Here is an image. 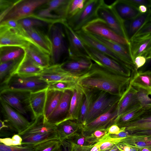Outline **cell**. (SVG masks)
I'll use <instances>...</instances> for the list:
<instances>
[{
    "instance_id": "cell-1",
    "label": "cell",
    "mask_w": 151,
    "mask_h": 151,
    "mask_svg": "<svg viewBox=\"0 0 151 151\" xmlns=\"http://www.w3.org/2000/svg\"><path fill=\"white\" fill-rule=\"evenodd\" d=\"M131 77L119 74L96 63L79 77L77 84L81 87L103 91L121 96L129 86Z\"/></svg>"
},
{
    "instance_id": "cell-2",
    "label": "cell",
    "mask_w": 151,
    "mask_h": 151,
    "mask_svg": "<svg viewBox=\"0 0 151 151\" xmlns=\"http://www.w3.org/2000/svg\"><path fill=\"white\" fill-rule=\"evenodd\" d=\"M18 134L22 139V145L35 147L50 140L59 139L56 125L48 122L44 115L35 119L26 129Z\"/></svg>"
},
{
    "instance_id": "cell-3",
    "label": "cell",
    "mask_w": 151,
    "mask_h": 151,
    "mask_svg": "<svg viewBox=\"0 0 151 151\" xmlns=\"http://www.w3.org/2000/svg\"><path fill=\"white\" fill-rule=\"evenodd\" d=\"M50 0H19L15 1L8 8L0 13V23L10 20L18 21L31 17L39 7Z\"/></svg>"
},
{
    "instance_id": "cell-4",
    "label": "cell",
    "mask_w": 151,
    "mask_h": 151,
    "mask_svg": "<svg viewBox=\"0 0 151 151\" xmlns=\"http://www.w3.org/2000/svg\"><path fill=\"white\" fill-rule=\"evenodd\" d=\"M104 1L103 0H86L83 8L66 20L68 24L75 32L82 29L88 23L98 18V10Z\"/></svg>"
},
{
    "instance_id": "cell-5",
    "label": "cell",
    "mask_w": 151,
    "mask_h": 151,
    "mask_svg": "<svg viewBox=\"0 0 151 151\" xmlns=\"http://www.w3.org/2000/svg\"><path fill=\"white\" fill-rule=\"evenodd\" d=\"M48 83L42 80L39 76L23 77L14 74L6 84L0 88L18 90L34 93L47 89Z\"/></svg>"
},
{
    "instance_id": "cell-6",
    "label": "cell",
    "mask_w": 151,
    "mask_h": 151,
    "mask_svg": "<svg viewBox=\"0 0 151 151\" xmlns=\"http://www.w3.org/2000/svg\"><path fill=\"white\" fill-rule=\"evenodd\" d=\"M64 30L63 24L60 22L52 23L49 27V37L52 44L51 65L58 64L62 56L68 53Z\"/></svg>"
},
{
    "instance_id": "cell-7",
    "label": "cell",
    "mask_w": 151,
    "mask_h": 151,
    "mask_svg": "<svg viewBox=\"0 0 151 151\" xmlns=\"http://www.w3.org/2000/svg\"><path fill=\"white\" fill-rule=\"evenodd\" d=\"M121 96L99 91L93 102L83 126L108 111L119 101Z\"/></svg>"
},
{
    "instance_id": "cell-8",
    "label": "cell",
    "mask_w": 151,
    "mask_h": 151,
    "mask_svg": "<svg viewBox=\"0 0 151 151\" xmlns=\"http://www.w3.org/2000/svg\"><path fill=\"white\" fill-rule=\"evenodd\" d=\"M30 43H33L22 27L16 29L0 24V47L16 46L24 50Z\"/></svg>"
},
{
    "instance_id": "cell-9",
    "label": "cell",
    "mask_w": 151,
    "mask_h": 151,
    "mask_svg": "<svg viewBox=\"0 0 151 151\" xmlns=\"http://www.w3.org/2000/svg\"><path fill=\"white\" fill-rule=\"evenodd\" d=\"M31 92L18 90L6 89L0 92L2 100L24 116L30 112L29 100Z\"/></svg>"
},
{
    "instance_id": "cell-10",
    "label": "cell",
    "mask_w": 151,
    "mask_h": 151,
    "mask_svg": "<svg viewBox=\"0 0 151 151\" xmlns=\"http://www.w3.org/2000/svg\"><path fill=\"white\" fill-rule=\"evenodd\" d=\"M70 0H50L47 7L40 10L35 16L47 21L61 23L66 19Z\"/></svg>"
},
{
    "instance_id": "cell-11",
    "label": "cell",
    "mask_w": 151,
    "mask_h": 151,
    "mask_svg": "<svg viewBox=\"0 0 151 151\" xmlns=\"http://www.w3.org/2000/svg\"><path fill=\"white\" fill-rule=\"evenodd\" d=\"M82 29L91 35L97 36L122 45H129L128 40L116 33L104 20L99 18L88 23Z\"/></svg>"
},
{
    "instance_id": "cell-12",
    "label": "cell",
    "mask_w": 151,
    "mask_h": 151,
    "mask_svg": "<svg viewBox=\"0 0 151 151\" xmlns=\"http://www.w3.org/2000/svg\"><path fill=\"white\" fill-rule=\"evenodd\" d=\"M83 43L89 57L95 63L121 75L131 77L132 71L111 57Z\"/></svg>"
},
{
    "instance_id": "cell-13",
    "label": "cell",
    "mask_w": 151,
    "mask_h": 151,
    "mask_svg": "<svg viewBox=\"0 0 151 151\" xmlns=\"http://www.w3.org/2000/svg\"><path fill=\"white\" fill-rule=\"evenodd\" d=\"M97 16L98 18L104 20L114 32L128 40L124 22L111 4H107L104 1L98 10Z\"/></svg>"
},
{
    "instance_id": "cell-14",
    "label": "cell",
    "mask_w": 151,
    "mask_h": 151,
    "mask_svg": "<svg viewBox=\"0 0 151 151\" xmlns=\"http://www.w3.org/2000/svg\"><path fill=\"white\" fill-rule=\"evenodd\" d=\"M93 64L91 60L88 56H68L65 60L60 64L63 71L79 78L87 73Z\"/></svg>"
},
{
    "instance_id": "cell-15",
    "label": "cell",
    "mask_w": 151,
    "mask_h": 151,
    "mask_svg": "<svg viewBox=\"0 0 151 151\" xmlns=\"http://www.w3.org/2000/svg\"><path fill=\"white\" fill-rule=\"evenodd\" d=\"M1 112L12 129L19 134L26 129L31 122L20 113L0 99Z\"/></svg>"
},
{
    "instance_id": "cell-16",
    "label": "cell",
    "mask_w": 151,
    "mask_h": 151,
    "mask_svg": "<svg viewBox=\"0 0 151 151\" xmlns=\"http://www.w3.org/2000/svg\"><path fill=\"white\" fill-rule=\"evenodd\" d=\"M92 35L108 47L118 55L122 60L124 65L131 70L132 75L136 72L134 60L131 52L129 45H122L97 36Z\"/></svg>"
},
{
    "instance_id": "cell-17",
    "label": "cell",
    "mask_w": 151,
    "mask_h": 151,
    "mask_svg": "<svg viewBox=\"0 0 151 151\" xmlns=\"http://www.w3.org/2000/svg\"><path fill=\"white\" fill-rule=\"evenodd\" d=\"M73 91H65L58 105L46 120L48 122L55 125L66 120L68 114Z\"/></svg>"
},
{
    "instance_id": "cell-18",
    "label": "cell",
    "mask_w": 151,
    "mask_h": 151,
    "mask_svg": "<svg viewBox=\"0 0 151 151\" xmlns=\"http://www.w3.org/2000/svg\"><path fill=\"white\" fill-rule=\"evenodd\" d=\"M62 24L68 42V56L89 57L83 42L77 35L75 32L68 25L66 20Z\"/></svg>"
},
{
    "instance_id": "cell-19",
    "label": "cell",
    "mask_w": 151,
    "mask_h": 151,
    "mask_svg": "<svg viewBox=\"0 0 151 151\" xmlns=\"http://www.w3.org/2000/svg\"><path fill=\"white\" fill-rule=\"evenodd\" d=\"M39 76L42 80L48 83L60 81H77L78 78L62 70L60 64L51 65L44 68Z\"/></svg>"
},
{
    "instance_id": "cell-20",
    "label": "cell",
    "mask_w": 151,
    "mask_h": 151,
    "mask_svg": "<svg viewBox=\"0 0 151 151\" xmlns=\"http://www.w3.org/2000/svg\"><path fill=\"white\" fill-rule=\"evenodd\" d=\"M129 42L133 60L139 56L145 58L151 50V34L134 37Z\"/></svg>"
},
{
    "instance_id": "cell-21",
    "label": "cell",
    "mask_w": 151,
    "mask_h": 151,
    "mask_svg": "<svg viewBox=\"0 0 151 151\" xmlns=\"http://www.w3.org/2000/svg\"><path fill=\"white\" fill-rule=\"evenodd\" d=\"M137 89L129 84L118 103L116 118L128 110L141 106L137 99Z\"/></svg>"
},
{
    "instance_id": "cell-22",
    "label": "cell",
    "mask_w": 151,
    "mask_h": 151,
    "mask_svg": "<svg viewBox=\"0 0 151 151\" xmlns=\"http://www.w3.org/2000/svg\"><path fill=\"white\" fill-rule=\"evenodd\" d=\"M83 125L78 120L69 119L56 125L59 140L70 139L83 129Z\"/></svg>"
},
{
    "instance_id": "cell-23",
    "label": "cell",
    "mask_w": 151,
    "mask_h": 151,
    "mask_svg": "<svg viewBox=\"0 0 151 151\" xmlns=\"http://www.w3.org/2000/svg\"><path fill=\"white\" fill-rule=\"evenodd\" d=\"M24 29L29 39L33 43L51 55L52 44L49 37L37 27Z\"/></svg>"
},
{
    "instance_id": "cell-24",
    "label": "cell",
    "mask_w": 151,
    "mask_h": 151,
    "mask_svg": "<svg viewBox=\"0 0 151 151\" xmlns=\"http://www.w3.org/2000/svg\"><path fill=\"white\" fill-rule=\"evenodd\" d=\"M118 102L107 112L83 126V129L88 130L101 129L110 124H113L116 117Z\"/></svg>"
},
{
    "instance_id": "cell-25",
    "label": "cell",
    "mask_w": 151,
    "mask_h": 151,
    "mask_svg": "<svg viewBox=\"0 0 151 151\" xmlns=\"http://www.w3.org/2000/svg\"><path fill=\"white\" fill-rule=\"evenodd\" d=\"M47 90V89L30 93L29 106L34 120L44 115Z\"/></svg>"
},
{
    "instance_id": "cell-26",
    "label": "cell",
    "mask_w": 151,
    "mask_h": 151,
    "mask_svg": "<svg viewBox=\"0 0 151 151\" xmlns=\"http://www.w3.org/2000/svg\"><path fill=\"white\" fill-rule=\"evenodd\" d=\"M24 50L27 56L43 68L51 65L50 55L35 44L30 43Z\"/></svg>"
},
{
    "instance_id": "cell-27",
    "label": "cell",
    "mask_w": 151,
    "mask_h": 151,
    "mask_svg": "<svg viewBox=\"0 0 151 151\" xmlns=\"http://www.w3.org/2000/svg\"><path fill=\"white\" fill-rule=\"evenodd\" d=\"M111 4L124 22L132 19L141 14L137 8L127 0H117Z\"/></svg>"
},
{
    "instance_id": "cell-28",
    "label": "cell",
    "mask_w": 151,
    "mask_h": 151,
    "mask_svg": "<svg viewBox=\"0 0 151 151\" xmlns=\"http://www.w3.org/2000/svg\"><path fill=\"white\" fill-rule=\"evenodd\" d=\"M43 69L37 64L25 53L14 74L23 77L39 76Z\"/></svg>"
},
{
    "instance_id": "cell-29",
    "label": "cell",
    "mask_w": 151,
    "mask_h": 151,
    "mask_svg": "<svg viewBox=\"0 0 151 151\" xmlns=\"http://www.w3.org/2000/svg\"><path fill=\"white\" fill-rule=\"evenodd\" d=\"M73 91L69 113L66 120L69 119L78 120L84 98L83 90L78 84Z\"/></svg>"
},
{
    "instance_id": "cell-30",
    "label": "cell",
    "mask_w": 151,
    "mask_h": 151,
    "mask_svg": "<svg viewBox=\"0 0 151 151\" xmlns=\"http://www.w3.org/2000/svg\"><path fill=\"white\" fill-rule=\"evenodd\" d=\"M130 84L136 89H142L151 95V71H137L131 76Z\"/></svg>"
},
{
    "instance_id": "cell-31",
    "label": "cell",
    "mask_w": 151,
    "mask_h": 151,
    "mask_svg": "<svg viewBox=\"0 0 151 151\" xmlns=\"http://www.w3.org/2000/svg\"><path fill=\"white\" fill-rule=\"evenodd\" d=\"M150 13V9L146 13L140 14L136 17L124 21L127 39L129 41L148 21Z\"/></svg>"
},
{
    "instance_id": "cell-32",
    "label": "cell",
    "mask_w": 151,
    "mask_h": 151,
    "mask_svg": "<svg viewBox=\"0 0 151 151\" xmlns=\"http://www.w3.org/2000/svg\"><path fill=\"white\" fill-rule=\"evenodd\" d=\"M24 55L17 60L0 63V88L6 84L11 77L15 73Z\"/></svg>"
},
{
    "instance_id": "cell-33",
    "label": "cell",
    "mask_w": 151,
    "mask_h": 151,
    "mask_svg": "<svg viewBox=\"0 0 151 151\" xmlns=\"http://www.w3.org/2000/svg\"><path fill=\"white\" fill-rule=\"evenodd\" d=\"M118 142L123 145L151 150V136L129 134L127 137L120 139Z\"/></svg>"
},
{
    "instance_id": "cell-34",
    "label": "cell",
    "mask_w": 151,
    "mask_h": 151,
    "mask_svg": "<svg viewBox=\"0 0 151 151\" xmlns=\"http://www.w3.org/2000/svg\"><path fill=\"white\" fill-rule=\"evenodd\" d=\"M64 92L55 89H47L43 115L45 120L58 105Z\"/></svg>"
},
{
    "instance_id": "cell-35",
    "label": "cell",
    "mask_w": 151,
    "mask_h": 151,
    "mask_svg": "<svg viewBox=\"0 0 151 151\" xmlns=\"http://www.w3.org/2000/svg\"><path fill=\"white\" fill-rule=\"evenodd\" d=\"M81 87L84 94V98L81 106L78 120L83 125L93 102L99 91Z\"/></svg>"
},
{
    "instance_id": "cell-36",
    "label": "cell",
    "mask_w": 151,
    "mask_h": 151,
    "mask_svg": "<svg viewBox=\"0 0 151 151\" xmlns=\"http://www.w3.org/2000/svg\"><path fill=\"white\" fill-rule=\"evenodd\" d=\"M146 109H147L142 106L134 107L124 112L116 118L113 124L122 127L135 120Z\"/></svg>"
},
{
    "instance_id": "cell-37",
    "label": "cell",
    "mask_w": 151,
    "mask_h": 151,
    "mask_svg": "<svg viewBox=\"0 0 151 151\" xmlns=\"http://www.w3.org/2000/svg\"><path fill=\"white\" fill-rule=\"evenodd\" d=\"M25 53L23 48L14 46L0 47V62L3 63L19 59Z\"/></svg>"
},
{
    "instance_id": "cell-38",
    "label": "cell",
    "mask_w": 151,
    "mask_h": 151,
    "mask_svg": "<svg viewBox=\"0 0 151 151\" xmlns=\"http://www.w3.org/2000/svg\"><path fill=\"white\" fill-rule=\"evenodd\" d=\"M47 89H55L64 91L66 90L73 91L77 85V81H60L48 82Z\"/></svg>"
},
{
    "instance_id": "cell-39",
    "label": "cell",
    "mask_w": 151,
    "mask_h": 151,
    "mask_svg": "<svg viewBox=\"0 0 151 151\" xmlns=\"http://www.w3.org/2000/svg\"><path fill=\"white\" fill-rule=\"evenodd\" d=\"M151 123V106L147 109L135 120L122 127L125 129L137 125Z\"/></svg>"
},
{
    "instance_id": "cell-40",
    "label": "cell",
    "mask_w": 151,
    "mask_h": 151,
    "mask_svg": "<svg viewBox=\"0 0 151 151\" xmlns=\"http://www.w3.org/2000/svg\"><path fill=\"white\" fill-rule=\"evenodd\" d=\"M20 25L24 29L32 27H42L46 26L47 22L36 17H29L18 21Z\"/></svg>"
},
{
    "instance_id": "cell-41",
    "label": "cell",
    "mask_w": 151,
    "mask_h": 151,
    "mask_svg": "<svg viewBox=\"0 0 151 151\" xmlns=\"http://www.w3.org/2000/svg\"><path fill=\"white\" fill-rule=\"evenodd\" d=\"M60 145L59 139L50 140L36 146L34 151H58Z\"/></svg>"
},
{
    "instance_id": "cell-42",
    "label": "cell",
    "mask_w": 151,
    "mask_h": 151,
    "mask_svg": "<svg viewBox=\"0 0 151 151\" xmlns=\"http://www.w3.org/2000/svg\"><path fill=\"white\" fill-rule=\"evenodd\" d=\"M86 0H70L66 20L77 14L83 7Z\"/></svg>"
},
{
    "instance_id": "cell-43",
    "label": "cell",
    "mask_w": 151,
    "mask_h": 151,
    "mask_svg": "<svg viewBox=\"0 0 151 151\" xmlns=\"http://www.w3.org/2000/svg\"><path fill=\"white\" fill-rule=\"evenodd\" d=\"M137 99L140 105L147 109L151 106V98L147 93L142 89H137Z\"/></svg>"
},
{
    "instance_id": "cell-44",
    "label": "cell",
    "mask_w": 151,
    "mask_h": 151,
    "mask_svg": "<svg viewBox=\"0 0 151 151\" xmlns=\"http://www.w3.org/2000/svg\"><path fill=\"white\" fill-rule=\"evenodd\" d=\"M35 147L25 145L7 146L0 143V151H34Z\"/></svg>"
},
{
    "instance_id": "cell-45",
    "label": "cell",
    "mask_w": 151,
    "mask_h": 151,
    "mask_svg": "<svg viewBox=\"0 0 151 151\" xmlns=\"http://www.w3.org/2000/svg\"><path fill=\"white\" fill-rule=\"evenodd\" d=\"M149 34H151V21H147L134 37Z\"/></svg>"
},
{
    "instance_id": "cell-46",
    "label": "cell",
    "mask_w": 151,
    "mask_h": 151,
    "mask_svg": "<svg viewBox=\"0 0 151 151\" xmlns=\"http://www.w3.org/2000/svg\"><path fill=\"white\" fill-rule=\"evenodd\" d=\"M131 5L138 9L141 5H145L149 9L151 6V0H127Z\"/></svg>"
},
{
    "instance_id": "cell-47",
    "label": "cell",
    "mask_w": 151,
    "mask_h": 151,
    "mask_svg": "<svg viewBox=\"0 0 151 151\" xmlns=\"http://www.w3.org/2000/svg\"><path fill=\"white\" fill-rule=\"evenodd\" d=\"M146 58L143 56H139L134 60L136 70L137 71L139 69L142 67L145 64Z\"/></svg>"
},
{
    "instance_id": "cell-48",
    "label": "cell",
    "mask_w": 151,
    "mask_h": 151,
    "mask_svg": "<svg viewBox=\"0 0 151 151\" xmlns=\"http://www.w3.org/2000/svg\"><path fill=\"white\" fill-rule=\"evenodd\" d=\"M146 61L145 65L137 71L143 72L147 70L151 71V50L145 57Z\"/></svg>"
},
{
    "instance_id": "cell-49",
    "label": "cell",
    "mask_w": 151,
    "mask_h": 151,
    "mask_svg": "<svg viewBox=\"0 0 151 151\" xmlns=\"http://www.w3.org/2000/svg\"><path fill=\"white\" fill-rule=\"evenodd\" d=\"M127 132L129 134L151 136V129H134Z\"/></svg>"
},
{
    "instance_id": "cell-50",
    "label": "cell",
    "mask_w": 151,
    "mask_h": 151,
    "mask_svg": "<svg viewBox=\"0 0 151 151\" xmlns=\"http://www.w3.org/2000/svg\"><path fill=\"white\" fill-rule=\"evenodd\" d=\"M9 0H0V13H1L8 8L14 2Z\"/></svg>"
},
{
    "instance_id": "cell-51",
    "label": "cell",
    "mask_w": 151,
    "mask_h": 151,
    "mask_svg": "<svg viewBox=\"0 0 151 151\" xmlns=\"http://www.w3.org/2000/svg\"><path fill=\"white\" fill-rule=\"evenodd\" d=\"M138 129H151V123L139 125L126 129L125 130L127 131H129L132 130Z\"/></svg>"
},
{
    "instance_id": "cell-52",
    "label": "cell",
    "mask_w": 151,
    "mask_h": 151,
    "mask_svg": "<svg viewBox=\"0 0 151 151\" xmlns=\"http://www.w3.org/2000/svg\"><path fill=\"white\" fill-rule=\"evenodd\" d=\"M114 143L109 141H105L100 143V149L101 151H104L111 147Z\"/></svg>"
},
{
    "instance_id": "cell-53",
    "label": "cell",
    "mask_w": 151,
    "mask_h": 151,
    "mask_svg": "<svg viewBox=\"0 0 151 151\" xmlns=\"http://www.w3.org/2000/svg\"><path fill=\"white\" fill-rule=\"evenodd\" d=\"M122 128H120L116 125L113 124L109 128V132L110 134H117L122 131Z\"/></svg>"
},
{
    "instance_id": "cell-54",
    "label": "cell",
    "mask_w": 151,
    "mask_h": 151,
    "mask_svg": "<svg viewBox=\"0 0 151 151\" xmlns=\"http://www.w3.org/2000/svg\"><path fill=\"white\" fill-rule=\"evenodd\" d=\"M122 129L118 134H114V137L116 139L122 138L126 137L128 136L129 134L127 132L125 131V128L122 127Z\"/></svg>"
},
{
    "instance_id": "cell-55",
    "label": "cell",
    "mask_w": 151,
    "mask_h": 151,
    "mask_svg": "<svg viewBox=\"0 0 151 151\" xmlns=\"http://www.w3.org/2000/svg\"><path fill=\"white\" fill-rule=\"evenodd\" d=\"M13 140L12 138L6 137L0 138V143L7 146H12Z\"/></svg>"
},
{
    "instance_id": "cell-56",
    "label": "cell",
    "mask_w": 151,
    "mask_h": 151,
    "mask_svg": "<svg viewBox=\"0 0 151 151\" xmlns=\"http://www.w3.org/2000/svg\"><path fill=\"white\" fill-rule=\"evenodd\" d=\"M138 10L141 14H145L147 13L149 9L146 6L141 5L138 7Z\"/></svg>"
},
{
    "instance_id": "cell-57",
    "label": "cell",
    "mask_w": 151,
    "mask_h": 151,
    "mask_svg": "<svg viewBox=\"0 0 151 151\" xmlns=\"http://www.w3.org/2000/svg\"><path fill=\"white\" fill-rule=\"evenodd\" d=\"M85 139L83 137H79L77 140V145L80 146H82L84 144Z\"/></svg>"
},
{
    "instance_id": "cell-58",
    "label": "cell",
    "mask_w": 151,
    "mask_h": 151,
    "mask_svg": "<svg viewBox=\"0 0 151 151\" xmlns=\"http://www.w3.org/2000/svg\"><path fill=\"white\" fill-rule=\"evenodd\" d=\"M94 136L97 138H99L104 134V133L100 130H96L94 133Z\"/></svg>"
},
{
    "instance_id": "cell-59",
    "label": "cell",
    "mask_w": 151,
    "mask_h": 151,
    "mask_svg": "<svg viewBox=\"0 0 151 151\" xmlns=\"http://www.w3.org/2000/svg\"><path fill=\"white\" fill-rule=\"evenodd\" d=\"M100 144L95 145L91 149L90 151H101L100 149Z\"/></svg>"
},
{
    "instance_id": "cell-60",
    "label": "cell",
    "mask_w": 151,
    "mask_h": 151,
    "mask_svg": "<svg viewBox=\"0 0 151 151\" xmlns=\"http://www.w3.org/2000/svg\"><path fill=\"white\" fill-rule=\"evenodd\" d=\"M104 151H121L119 149L117 145H115L112 148H110L107 150Z\"/></svg>"
},
{
    "instance_id": "cell-61",
    "label": "cell",
    "mask_w": 151,
    "mask_h": 151,
    "mask_svg": "<svg viewBox=\"0 0 151 151\" xmlns=\"http://www.w3.org/2000/svg\"><path fill=\"white\" fill-rule=\"evenodd\" d=\"M141 149L135 147L130 146V150L129 151H140Z\"/></svg>"
},
{
    "instance_id": "cell-62",
    "label": "cell",
    "mask_w": 151,
    "mask_h": 151,
    "mask_svg": "<svg viewBox=\"0 0 151 151\" xmlns=\"http://www.w3.org/2000/svg\"><path fill=\"white\" fill-rule=\"evenodd\" d=\"M147 21H151V13H150Z\"/></svg>"
},
{
    "instance_id": "cell-63",
    "label": "cell",
    "mask_w": 151,
    "mask_h": 151,
    "mask_svg": "<svg viewBox=\"0 0 151 151\" xmlns=\"http://www.w3.org/2000/svg\"><path fill=\"white\" fill-rule=\"evenodd\" d=\"M150 10V13H151V7H150V9H149Z\"/></svg>"
},
{
    "instance_id": "cell-64",
    "label": "cell",
    "mask_w": 151,
    "mask_h": 151,
    "mask_svg": "<svg viewBox=\"0 0 151 151\" xmlns=\"http://www.w3.org/2000/svg\"><path fill=\"white\" fill-rule=\"evenodd\" d=\"M58 151H61L60 150V149H59V150Z\"/></svg>"
}]
</instances>
